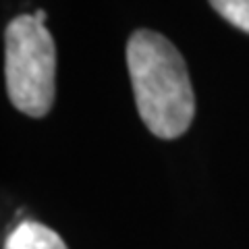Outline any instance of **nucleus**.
I'll return each mask as SVG.
<instances>
[{"label":"nucleus","mask_w":249,"mask_h":249,"mask_svg":"<svg viewBox=\"0 0 249 249\" xmlns=\"http://www.w3.org/2000/svg\"><path fill=\"white\" fill-rule=\"evenodd\" d=\"M137 112L160 139L181 137L196 116V96L181 52L162 34L137 29L127 44Z\"/></svg>","instance_id":"f257e3e1"},{"label":"nucleus","mask_w":249,"mask_h":249,"mask_svg":"<svg viewBox=\"0 0 249 249\" xmlns=\"http://www.w3.org/2000/svg\"><path fill=\"white\" fill-rule=\"evenodd\" d=\"M4 75L13 106L46 116L56 93V48L50 31L34 15L15 17L4 31Z\"/></svg>","instance_id":"f03ea898"},{"label":"nucleus","mask_w":249,"mask_h":249,"mask_svg":"<svg viewBox=\"0 0 249 249\" xmlns=\"http://www.w3.org/2000/svg\"><path fill=\"white\" fill-rule=\"evenodd\" d=\"M4 249H67L58 232L40 222L25 220L6 237Z\"/></svg>","instance_id":"7ed1b4c3"},{"label":"nucleus","mask_w":249,"mask_h":249,"mask_svg":"<svg viewBox=\"0 0 249 249\" xmlns=\"http://www.w3.org/2000/svg\"><path fill=\"white\" fill-rule=\"evenodd\" d=\"M210 4L232 27L249 34V0H210Z\"/></svg>","instance_id":"20e7f679"},{"label":"nucleus","mask_w":249,"mask_h":249,"mask_svg":"<svg viewBox=\"0 0 249 249\" xmlns=\"http://www.w3.org/2000/svg\"><path fill=\"white\" fill-rule=\"evenodd\" d=\"M34 17L40 21V23H44V21H46V11H42V9H40V11H36V13H34Z\"/></svg>","instance_id":"39448f33"}]
</instances>
